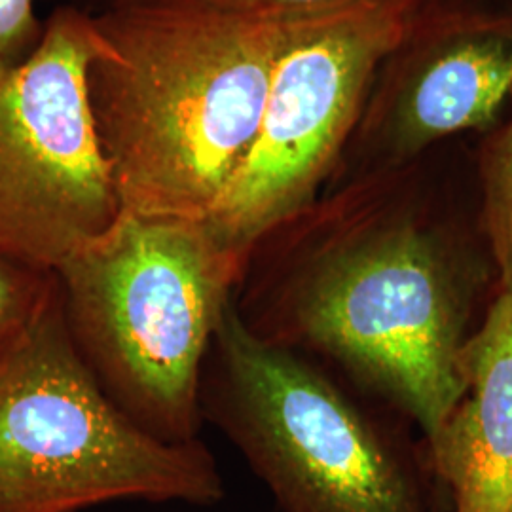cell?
I'll list each match as a JSON object with an SVG mask.
<instances>
[{
  "instance_id": "1",
  "label": "cell",
  "mask_w": 512,
  "mask_h": 512,
  "mask_svg": "<svg viewBox=\"0 0 512 512\" xmlns=\"http://www.w3.org/2000/svg\"><path fill=\"white\" fill-rule=\"evenodd\" d=\"M429 154L336 177L253 253L270 256L256 332L313 349L433 439L465 389L480 275L473 239ZM253 256V255H251Z\"/></svg>"
},
{
  "instance_id": "2",
  "label": "cell",
  "mask_w": 512,
  "mask_h": 512,
  "mask_svg": "<svg viewBox=\"0 0 512 512\" xmlns=\"http://www.w3.org/2000/svg\"><path fill=\"white\" fill-rule=\"evenodd\" d=\"M90 12L88 95L122 211L205 219L255 141L289 16L213 0Z\"/></svg>"
},
{
  "instance_id": "3",
  "label": "cell",
  "mask_w": 512,
  "mask_h": 512,
  "mask_svg": "<svg viewBox=\"0 0 512 512\" xmlns=\"http://www.w3.org/2000/svg\"><path fill=\"white\" fill-rule=\"evenodd\" d=\"M247 266L205 219L120 213L55 272L74 344L150 433L196 439L203 366Z\"/></svg>"
},
{
  "instance_id": "4",
  "label": "cell",
  "mask_w": 512,
  "mask_h": 512,
  "mask_svg": "<svg viewBox=\"0 0 512 512\" xmlns=\"http://www.w3.org/2000/svg\"><path fill=\"white\" fill-rule=\"evenodd\" d=\"M222 499L224 480L200 440L162 439L110 399L74 344L57 285L0 353V512Z\"/></svg>"
},
{
  "instance_id": "5",
  "label": "cell",
  "mask_w": 512,
  "mask_h": 512,
  "mask_svg": "<svg viewBox=\"0 0 512 512\" xmlns=\"http://www.w3.org/2000/svg\"><path fill=\"white\" fill-rule=\"evenodd\" d=\"M420 2L338 0L287 18L255 141L205 217L245 266L329 186L376 71Z\"/></svg>"
},
{
  "instance_id": "6",
  "label": "cell",
  "mask_w": 512,
  "mask_h": 512,
  "mask_svg": "<svg viewBox=\"0 0 512 512\" xmlns=\"http://www.w3.org/2000/svg\"><path fill=\"white\" fill-rule=\"evenodd\" d=\"M220 425L281 512H429L412 463L232 300L213 340Z\"/></svg>"
},
{
  "instance_id": "7",
  "label": "cell",
  "mask_w": 512,
  "mask_h": 512,
  "mask_svg": "<svg viewBox=\"0 0 512 512\" xmlns=\"http://www.w3.org/2000/svg\"><path fill=\"white\" fill-rule=\"evenodd\" d=\"M92 52V12L59 4L35 50L0 69V255L46 274L122 213L90 107Z\"/></svg>"
},
{
  "instance_id": "8",
  "label": "cell",
  "mask_w": 512,
  "mask_h": 512,
  "mask_svg": "<svg viewBox=\"0 0 512 512\" xmlns=\"http://www.w3.org/2000/svg\"><path fill=\"white\" fill-rule=\"evenodd\" d=\"M511 95L512 0H421L376 71L332 181L484 135Z\"/></svg>"
},
{
  "instance_id": "9",
  "label": "cell",
  "mask_w": 512,
  "mask_h": 512,
  "mask_svg": "<svg viewBox=\"0 0 512 512\" xmlns=\"http://www.w3.org/2000/svg\"><path fill=\"white\" fill-rule=\"evenodd\" d=\"M467 389L429 439L452 512H512V291H501L465 351Z\"/></svg>"
},
{
  "instance_id": "10",
  "label": "cell",
  "mask_w": 512,
  "mask_h": 512,
  "mask_svg": "<svg viewBox=\"0 0 512 512\" xmlns=\"http://www.w3.org/2000/svg\"><path fill=\"white\" fill-rule=\"evenodd\" d=\"M478 228L501 291H512V116L482 135L476 152Z\"/></svg>"
},
{
  "instance_id": "11",
  "label": "cell",
  "mask_w": 512,
  "mask_h": 512,
  "mask_svg": "<svg viewBox=\"0 0 512 512\" xmlns=\"http://www.w3.org/2000/svg\"><path fill=\"white\" fill-rule=\"evenodd\" d=\"M57 287L55 274L38 272L0 255V338H14L46 306Z\"/></svg>"
},
{
  "instance_id": "12",
  "label": "cell",
  "mask_w": 512,
  "mask_h": 512,
  "mask_svg": "<svg viewBox=\"0 0 512 512\" xmlns=\"http://www.w3.org/2000/svg\"><path fill=\"white\" fill-rule=\"evenodd\" d=\"M42 27L35 0H0V69L16 65L33 52Z\"/></svg>"
},
{
  "instance_id": "13",
  "label": "cell",
  "mask_w": 512,
  "mask_h": 512,
  "mask_svg": "<svg viewBox=\"0 0 512 512\" xmlns=\"http://www.w3.org/2000/svg\"><path fill=\"white\" fill-rule=\"evenodd\" d=\"M129 2H143V0H63L61 4H73V6H80L86 10H103V8L129 4ZM213 2H226V4H234V6L255 8V10L270 12L277 16H291V14L313 10V8L332 4L338 0H213Z\"/></svg>"
},
{
  "instance_id": "14",
  "label": "cell",
  "mask_w": 512,
  "mask_h": 512,
  "mask_svg": "<svg viewBox=\"0 0 512 512\" xmlns=\"http://www.w3.org/2000/svg\"><path fill=\"white\" fill-rule=\"evenodd\" d=\"M10 340H12V338H8V340H4V338H0V353H2V351H4V348H6V344H8V342H10Z\"/></svg>"
}]
</instances>
